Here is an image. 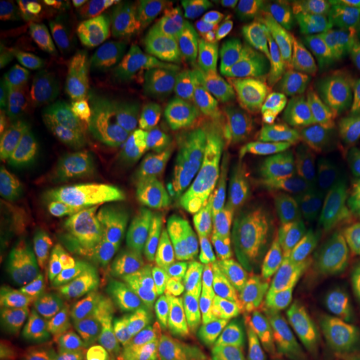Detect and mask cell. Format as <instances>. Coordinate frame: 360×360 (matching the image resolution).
I'll return each mask as SVG.
<instances>
[{
  "label": "cell",
  "instance_id": "cell-1",
  "mask_svg": "<svg viewBox=\"0 0 360 360\" xmlns=\"http://www.w3.org/2000/svg\"><path fill=\"white\" fill-rule=\"evenodd\" d=\"M231 285L220 319L232 339L260 360H310L326 334L297 314L281 252L257 242L225 244Z\"/></svg>",
  "mask_w": 360,
  "mask_h": 360
},
{
  "label": "cell",
  "instance_id": "cell-2",
  "mask_svg": "<svg viewBox=\"0 0 360 360\" xmlns=\"http://www.w3.org/2000/svg\"><path fill=\"white\" fill-rule=\"evenodd\" d=\"M219 135L195 127L179 143L170 162L164 225L182 252L214 247L222 225Z\"/></svg>",
  "mask_w": 360,
  "mask_h": 360
},
{
  "label": "cell",
  "instance_id": "cell-3",
  "mask_svg": "<svg viewBox=\"0 0 360 360\" xmlns=\"http://www.w3.org/2000/svg\"><path fill=\"white\" fill-rule=\"evenodd\" d=\"M354 74L342 19L326 6L299 7L287 17L278 42V80L292 96L337 87Z\"/></svg>",
  "mask_w": 360,
  "mask_h": 360
},
{
  "label": "cell",
  "instance_id": "cell-4",
  "mask_svg": "<svg viewBox=\"0 0 360 360\" xmlns=\"http://www.w3.org/2000/svg\"><path fill=\"white\" fill-rule=\"evenodd\" d=\"M148 232L146 202L137 187L103 175L85 192L75 224L79 262L97 267L134 254Z\"/></svg>",
  "mask_w": 360,
  "mask_h": 360
},
{
  "label": "cell",
  "instance_id": "cell-5",
  "mask_svg": "<svg viewBox=\"0 0 360 360\" xmlns=\"http://www.w3.org/2000/svg\"><path fill=\"white\" fill-rule=\"evenodd\" d=\"M192 84L204 109L214 117L249 114L276 85V49L265 37L215 49L193 67Z\"/></svg>",
  "mask_w": 360,
  "mask_h": 360
},
{
  "label": "cell",
  "instance_id": "cell-6",
  "mask_svg": "<svg viewBox=\"0 0 360 360\" xmlns=\"http://www.w3.org/2000/svg\"><path fill=\"white\" fill-rule=\"evenodd\" d=\"M317 110L309 103H270L252 114L225 148V167L265 177L294 164L309 146Z\"/></svg>",
  "mask_w": 360,
  "mask_h": 360
},
{
  "label": "cell",
  "instance_id": "cell-7",
  "mask_svg": "<svg viewBox=\"0 0 360 360\" xmlns=\"http://www.w3.org/2000/svg\"><path fill=\"white\" fill-rule=\"evenodd\" d=\"M105 290L148 314L212 334L214 322L207 304L188 289L177 265L164 255L146 252L119 265L107 278Z\"/></svg>",
  "mask_w": 360,
  "mask_h": 360
},
{
  "label": "cell",
  "instance_id": "cell-8",
  "mask_svg": "<svg viewBox=\"0 0 360 360\" xmlns=\"http://www.w3.org/2000/svg\"><path fill=\"white\" fill-rule=\"evenodd\" d=\"M360 175V132L340 112L326 122L285 172V186L302 202H322Z\"/></svg>",
  "mask_w": 360,
  "mask_h": 360
},
{
  "label": "cell",
  "instance_id": "cell-9",
  "mask_svg": "<svg viewBox=\"0 0 360 360\" xmlns=\"http://www.w3.org/2000/svg\"><path fill=\"white\" fill-rule=\"evenodd\" d=\"M281 264L287 294L297 314L326 335L334 330L347 307V260L342 255L281 252Z\"/></svg>",
  "mask_w": 360,
  "mask_h": 360
},
{
  "label": "cell",
  "instance_id": "cell-10",
  "mask_svg": "<svg viewBox=\"0 0 360 360\" xmlns=\"http://www.w3.org/2000/svg\"><path fill=\"white\" fill-rule=\"evenodd\" d=\"M15 281L27 299H42L70 276L79 260L69 217L22 225Z\"/></svg>",
  "mask_w": 360,
  "mask_h": 360
},
{
  "label": "cell",
  "instance_id": "cell-11",
  "mask_svg": "<svg viewBox=\"0 0 360 360\" xmlns=\"http://www.w3.org/2000/svg\"><path fill=\"white\" fill-rule=\"evenodd\" d=\"M109 304L124 327L147 350L162 360H214L210 335L182 323L148 314L124 297L107 294Z\"/></svg>",
  "mask_w": 360,
  "mask_h": 360
},
{
  "label": "cell",
  "instance_id": "cell-12",
  "mask_svg": "<svg viewBox=\"0 0 360 360\" xmlns=\"http://www.w3.org/2000/svg\"><path fill=\"white\" fill-rule=\"evenodd\" d=\"M74 82L84 102L107 127L130 137L142 135L127 87L110 60L77 56L74 60Z\"/></svg>",
  "mask_w": 360,
  "mask_h": 360
},
{
  "label": "cell",
  "instance_id": "cell-13",
  "mask_svg": "<svg viewBox=\"0 0 360 360\" xmlns=\"http://www.w3.org/2000/svg\"><path fill=\"white\" fill-rule=\"evenodd\" d=\"M74 187L69 174L39 160L11 187L8 199L22 225L47 222L67 214Z\"/></svg>",
  "mask_w": 360,
  "mask_h": 360
},
{
  "label": "cell",
  "instance_id": "cell-14",
  "mask_svg": "<svg viewBox=\"0 0 360 360\" xmlns=\"http://www.w3.org/2000/svg\"><path fill=\"white\" fill-rule=\"evenodd\" d=\"M300 2L285 0H231L220 2L204 19L195 22V34L210 47H231L252 39L265 22L283 11L299 8Z\"/></svg>",
  "mask_w": 360,
  "mask_h": 360
},
{
  "label": "cell",
  "instance_id": "cell-15",
  "mask_svg": "<svg viewBox=\"0 0 360 360\" xmlns=\"http://www.w3.org/2000/svg\"><path fill=\"white\" fill-rule=\"evenodd\" d=\"M70 326L74 317L69 309L57 302H40L4 337L0 360H47L58 337Z\"/></svg>",
  "mask_w": 360,
  "mask_h": 360
},
{
  "label": "cell",
  "instance_id": "cell-16",
  "mask_svg": "<svg viewBox=\"0 0 360 360\" xmlns=\"http://www.w3.org/2000/svg\"><path fill=\"white\" fill-rule=\"evenodd\" d=\"M124 67L132 96L150 127L167 130L177 117V105L167 74L157 58L146 52H127Z\"/></svg>",
  "mask_w": 360,
  "mask_h": 360
},
{
  "label": "cell",
  "instance_id": "cell-17",
  "mask_svg": "<svg viewBox=\"0 0 360 360\" xmlns=\"http://www.w3.org/2000/svg\"><path fill=\"white\" fill-rule=\"evenodd\" d=\"M39 142L53 162L77 174H97L112 164V155L105 147L80 134L44 129L39 132Z\"/></svg>",
  "mask_w": 360,
  "mask_h": 360
},
{
  "label": "cell",
  "instance_id": "cell-18",
  "mask_svg": "<svg viewBox=\"0 0 360 360\" xmlns=\"http://www.w3.org/2000/svg\"><path fill=\"white\" fill-rule=\"evenodd\" d=\"M179 274L184 283L202 302L215 305L220 312L227 297L231 278L219 250L214 247L184 252L179 257Z\"/></svg>",
  "mask_w": 360,
  "mask_h": 360
},
{
  "label": "cell",
  "instance_id": "cell-19",
  "mask_svg": "<svg viewBox=\"0 0 360 360\" xmlns=\"http://www.w3.org/2000/svg\"><path fill=\"white\" fill-rule=\"evenodd\" d=\"M53 42L49 22L29 4L2 2L0 47L7 52H40Z\"/></svg>",
  "mask_w": 360,
  "mask_h": 360
},
{
  "label": "cell",
  "instance_id": "cell-20",
  "mask_svg": "<svg viewBox=\"0 0 360 360\" xmlns=\"http://www.w3.org/2000/svg\"><path fill=\"white\" fill-rule=\"evenodd\" d=\"M67 25L77 40L80 52L92 51L97 37L105 27V13L96 4L70 2L67 12Z\"/></svg>",
  "mask_w": 360,
  "mask_h": 360
},
{
  "label": "cell",
  "instance_id": "cell-21",
  "mask_svg": "<svg viewBox=\"0 0 360 360\" xmlns=\"http://www.w3.org/2000/svg\"><path fill=\"white\" fill-rule=\"evenodd\" d=\"M310 360H360V326L339 323L323 337Z\"/></svg>",
  "mask_w": 360,
  "mask_h": 360
},
{
  "label": "cell",
  "instance_id": "cell-22",
  "mask_svg": "<svg viewBox=\"0 0 360 360\" xmlns=\"http://www.w3.org/2000/svg\"><path fill=\"white\" fill-rule=\"evenodd\" d=\"M22 222L13 209L8 195L2 200V217H0V264L2 270H17L22 242Z\"/></svg>",
  "mask_w": 360,
  "mask_h": 360
},
{
  "label": "cell",
  "instance_id": "cell-23",
  "mask_svg": "<svg viewBox=\"0 0 360 360\" xmlns=\"http://www.w3.org/2000/svg\"><path fill=\"white\" fill-rule=\"evenodd\" d=\"M47 360H94V355L79 328L70 326L58 337Z\"/></svg>",
  "mask_w": 360,
  "mask_h": 360
},
{
  "label": "cell",
  "instance_id": "cell-24",
  "mask_svg": "<svg viewBox=\"0 0 360 360\" xmlns=\"http://www.w3.org/2000/svg\"><path fill=\"white\" fill-rule=\"evenodd\" d=\"M342 37L354 72H360V0L347 4L342 19Z\"/></svg>",
  "mask_w": 360,
  "mask_h": 360
},
{
  "label": "cell",
  "instance_id": "cell-25",
  "mask_svg": "<svg viewBox=\"0 0 360 360\" xmlns=\"http://www.w3.org/2000/svg\"><path fill=\"white\" fill-rule=\"evenodd\" d=\"M112 11L120 15L130 17L139 22H154L159 13V6L154 2H139V0H112L107 4Z\"/></svg>",
  "mask_w": 360,
  "mask_h": 360
},
{
  "label": "cell",
  "instance_id": "cell-26",
  "mask_svg": "<svg viewBox=\"0 0 360 360\" xmlns=\"http://www.w3.org/2000/svg\"><path fill=\"white\" fill-rule=\"evenodd\" d=\"M15 314H17V297L12 285V278L4 274L2 297H0V328H2V339L8 334V330L15 326Z\"/></svg>",
  "mask_w": 360,
  "mask_h": 360
},
{
  "label": "cell",
  "instance_id": "cell-27",
  "mask_svg": "<svg viewBox=\"0 0 360 360\" xmlns=\"http://www.w3.org/2000/svg\"><path fill=\"white\" fill-rule=\"evenodd\" d=\"M220 2L215 0H182L180 7L188 19L192 20H200L204 19L207 13H210Z\"/></svg>",
  "mask_w": 360,
  "mask_h": 360
},
{
  "label": "cell",
  "instance_id": "cell-28",
  "mask_svg": "<svg viewBox=\"0 0 360 360\" xmlns=\"http://www.w3.org/2000/svg\"><path fill=\"white\" fill-rule=\"evenodd\" d=\"M347 317L349 322L355 323V326H360V265L355 272L354 282L350 285L349 297H347Z\"/></svg>",
  "mask_w": 360,
  "mask_h": 360
},
{
  "label": "cell",
  "instance_id": "cell-29",
  "mask_svg": "<svg viewBox=\"0 0 360 360\" xmlns=\"http://www.w3.org/2000/svg\"><path fill=\"white\" fill-rule=\"evenodd\" d=\"M359 222H360V212H359Z\"/></svg>",
  "mask_w": 360,
  "mask_h": 360
}]
</instances>
